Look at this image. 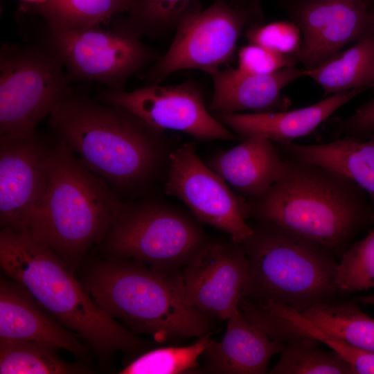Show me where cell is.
<instances>
[{
    "label": "cell",
    "mask_w": 374,
    "mask_h": 374,
    "mask_svg": "<svg viewBox=\"0 0 374 374\" xmlns=\"http://www.w3.org/2000/svg\"><path fill=\"white\" fill-rule=\"evenodd\" d=\"M370 13H371V19H372V21H373V22L374 24V8L372 9L371 10H370ZM373 87L374 89V84L373 85Z\"/></svg>",
    "instance_id": "35"
},
{
    "label": "cell",
    "mask_w": 374,
    "mask_h": 374,
    "mask_svg": "<svg viewBox=\"0 0 374 374\" xmlns=\"http://www.w3.org/2000/svg\"><path fill=\"white\" fill-rule=\"evenodd\" d=\"M48 46L62 61L69 80H91L124 90L127 81L160 57L137 35L120 26L49 29Z\"/></svg>",
    "instance_id": "10"
},
{
    "label": "cell",
    "mask_w": 374,
    "mask_h": 374,
    "mask_svg": "<svg viewBox=\"0 0 374 374\" xmlns=\"http://www.w3.org/2000/svg\"><path fill=\"white\" fill-rule=\"evenodd\" d=\"M259 6L215 0L202 10L193 0L179 18L167 52L156 60L147 78L159 84L171 73L184 69L210 73L230 60L242 30L258 24Z\"/></svg>",
    "instance_id": "9"
},
{
    "label": "cell",
    "mask_w": 374,
    "mask_h": 374,
    "mask_svg": "<svg viewBox=\"0 0 374 374\" xmlns=\"http://www.w3.org/2000/svg\"><path fill=\"white\" fill-rule=\"evenodd\" d=\"M364 90L357 89L334 93L313 105L291 111L215 114V116L242 140L257 136L279 145L286 144L312 132Z\"/></svg>",
    "instance_id": "19"
},
{
    "label": "cell",
    "mask_w": 374,
    "mask_h": 374,
    "mask_svg": "<svg viewBox=\"0 0 374 374\" xmlns=\"http://www.w3.org/2000/svg\"><path fill=\"white\" fill-rule=\"evenodd\" d=\"M208 240L184 212L168 203L143 199L125 202L103 242L113 257L134 260L171 275Z\"/></svg>",
    "instance_id": "7"
},
{
    "label": "cell",
    "mask_w": 374,
    "mask_h": 374,
    "mask_svg": "<svg viewBox=\"0 0 374 374\" xmlns=\"http://www.w3.org/2000/svg\"><path fill=\"white\" fill-rule=\"evenodd\" d=\"M373 135H374V134H373Z\"/></svg>",
    "instance_id": "37"
},
{
    "label": "cell",
    "mask_w": 374,
    "mask_h": 374,
    "mask_svg": "<svg viewBox=\"0 0 374 374\" xmlns=\"http://www.w3.org/2000/svg\"><path fill=\"white\" fill-rule=\"evenodd\" d=\"M289 12L301 33L296 57L305 69L321 64L347 44L374 33L365 0H296Z\"/></svg>",
    "instance_id": "14"
},
{
    "label": "cell",
    "mask_w": 374,
    "mask_h": 374,
    "mask_svg": "<svg viewBox=\"0 0 374 374\" xmlns=\"http://www.w3.org/2000/svg\"><path fill=\"white\" fill-rule=\"evenodd\" d=\"M342 132L348 136L360 139L374 134V99L360 106L341 124Z\"/></svg>",
    "instance_id": "32"
},
{
    "label": "cell",
    "mask_w": 374,
    "mask_h": 374,
    "mask_svg": "<svg viewBox=\"0 0 374 374\" xmlns=\"http://www.w3.org/2000/svg\"><path fill=\"white\" fill-rule=\"evenodd\" d=\"M78 336L45 311L19 283L1 278L0 338L49 344L87 361L89 348Z\"/></svg>",
    "instance_id": "17"
},
{
    "label": "cell",
    "mask_w": 374,
    "mask_h": 374,
    "mask_svg": "<svg viewBox=\"0 0 374 374\" xmlns=\"http://www.w3.org/2000/svg\"><path fill=\"white\" fill-rule=\"evenodd\" d=\"M60 348L44 342L0 338L1 374H86L93 370L82 362L62 359Z\"/></svg>",
    "instance_id": "24"
},
{
    "label": "cell",
    "mask_w": 374,
    "mask_h": 374,
    "mask_svg": "<svg viewBox=\"0 0 374 374\" xmlns=\"http://www.w3.org/2000/svg\"><path fill=\"white\" fill-rule=\"evenodd\" d=\"M261 0H251V1L257 5H259Z\"/></svg>",
    "instance_id": "36"
},
{
    "label": "cell",
    "mask_w": 374,
    "mask_h": 374,
    "mask_svg": "<svg viewBox=\"0 0 374 374\" xmlns=\"http://www.w3.org/2000/svg\"><path fill=\"white\" fill-rule=\"evenodd\" d=\"M193 0H134L127 19L119 24L139 37H159L173 28Z\"/></svg>",
    "instance_id": "28"
},
{
    "label": "cell",
    "mask_w": 374,
    "mask_h": 374,
    "mask_svg": "<svg viewBox=\"0 0 374 374\" xmlns=\"http://www.w3.org/2000/svg\"><path fill=\"white\" fill-rule=\"evenodd\" d=\"M102 100L128 110L156 128L182 132L197 140L238 137L210 113L201 89L191 81L150 84L132 91L109 89Z\"/></svg>",
    "instance_id": "13"
},
{
    "label": "cell",
    "mask_w": 374,
    "mask_h": 374,
    "mask_svg": "<svg viewBox=\"0 0 374 374\" xmlns=\"http://www.w3.org/2000/svg\"><path fill=\"white\" fill-rule=\"evenodd\" d=\"M266 321L275 331L310 329L357 348L374 351V319L363 312L354 300L319 303L301 312L271 303L267 308Z\"/></svg>",
    "instance_id": "18"
},
{
    "label": "cell",
    "mask_w": 374,
    "mask_h": 374,
    "mask_svg": "<svg viewBox=\"0 0 374 374\" xmlns=\"http://www.w3.org/2000/svg\"><path fill=\"white\" fill-rule=\"evenodd\" d=\"M305 76L317 82L324 96L373 87L374 33L321 64L305 69Z\"/></svg>",
    "instance_id": "23"
},
{
    "label": "cell",
    "mask_w": 374,
    "mask_h": 374,
    "mask_svg": "<svg viewBox=\"0 0 374 374\" xmlns=\"http://www.w3.org/2000/svg\"><path fill=\"white\" fill-rule=\"evenodd\" d=\"M285 343L272 339L248 321L240 309L228 320L220 341L211 339L202 356V373L215 374H265L270 359L281 353Z\"/></svg>",
    "instance_id": "20"
},
{
    "label": "cell",
    "mask_w": 374,
    "mask_h": 374,
    "mask_svg": "<svg viewBox=\"0 0 374 374\" xmlns=\"http://www.w3.org/2000/svg\"><path fill=\"white\" fill-rule=\"evenodd\" d=\"M82 284L108 315L157 343L199 338L213 328L211 314L182 300L171 275L134 260L112 256L98 262L87 271Z\"/></svg>",
    "instance_id": "5"
},
{
    "label": "cell",
    "mask_w": 374,
    "mask_h": 374,
    "mask_svg": "<svg viewBox=\"0 0 374 374\" xmlns=\"http://www.w3.org/2000/svg\"><path fill=\"white\" fill-rule=\"evenodd\" d=\"M49 116L57 140L122 200L146 194L166 176L172 150L164 130L128 110L71 93Z\"/></svg>",
    "instance_id": "1"
},
{
    "label": "cell",
    "mask_w": 374,
    "mask_h": 374,
    "mask_svg": "<svg viewBox=\"0 0 374 374\" xmlns=\"http://www.w3.org/2000/svg\"><path fill=\"white\" fill-rule=\"evenodd\" d=\"M210 332L184 346H168L148 350L137 356L119 374H188L201 371L199 358L211 341Z\"/></svg>",
    "instance_id": "27"
},
{
    "label": "cell",
    "mask_w": 374,
    "mask_h": 374,
    "mask_svg": "<svg viewBox=\"0 0 374 374\" xmlns=\"http://www.w3.org/2000/svg\"><path fill=\"white\" fill-rule=\"evenodd\" d=\"M280 147L287 155L341 173L355 182L374 204V135L367 141L346 136L311 145L293 143Z\"/></svg>",
    "instance_id": "22"
},
{
    "label": "cell",
    "mask_w": 374,
    "mask_h": 374,
    "mask_svg": "<svg viewBox=\"0 0 374 374\" xmlns=\"http://www.w3.org/2000/svg\"><path fill=\"white\" fill-rule=\"evenodd\" d=\"M26 2L34 3L35 6H39L45 3L49 0H23Z\"/></svg>",
    "instance_id": "34"
},
{
    "label": "cell",
    "mask_w": 374,
    "mask_h": 374,
    "mask_svg": "<svg viewBox=\"0 0 374 374\" xmlns=\"http://www.w3.org/2000/svg\"><path fill=\"white\" fill-rule=\"evenodd\" d=\"M246 37L255 44L285 55H294L301 45V33L293 21H278L265 25L258 23L246 30Z\"/></svg>",
    "instance_id": "30"
},
{
    "label": "cell",
    "mask_w": 374,
    "mask_h": 374,
    "mask_svg": "<svg viewBox=\"0 0 374 374\" xmlns=\"http://www.w3.org/2000/svg\"><path fill=\"white\" fill-rule=\"evenodd\" d=\"M305 69L294 66L269 74H252L228 66L208 73L213 93L208 106L215 114L283 111L290 105L281 94L290 83L305 76Z\"/></svg>",
    "instance_id": "16"
},
{
    "label": "cell",
    "mask_w": 374,
    "mask_h": 374,
    "mask_svg": "<svg viewBox=\"0 0 374 374\" xmlns=\"http://www.w3.org/2000/svg\"><path fill=\"white\" fill-rule=\"evenodd\" d=\"M125 202L57 140L28 232L73 270L92 245L104 240Z\"/></svg>",
    "instance_id": "4"
},
{
    "label": "cell",
    "mask_w": 374,
    "mask_h": 374,
    "mask_svg": "<svg viewBox=\"0 0 374 374\" xmlns=\"http://www.w3.org/2000/svg\"><path fill=\"white\" fill-rule=\"evenodd\" d=\"M48 46L4 44L0 56V136H21L71 93L69 78Z\"/></svg>",
    "instance_id": "8"
},
{
    "label": "cell",
    "mask_w": 374,
    "mask_h": 374,
    "mask_svg": "<svg viewBox=\"0 0 374 374\" xmlns=\"http://www.w3.org/2000/svg\"><path fill=\"white\" fill-rule=\"evenodd\" d=\"M208 166L237 194L249 199L269 190L282 177L285 161L271 141L256 136L215 154Z\"/></svg>",
    "instance_id": "21"
},
{
    "label": "cell",
    "mask_w": 374,
    "mask_h": 374,
    "mask_svg": "<svg viewBox=\"0 0 374 374\" xmlns=\"http://www.w3.org/2000/svg\"><path fill=\"white\" fill-rule=\"evenodd\" d=\"M134 0H49L36 6L49 29H73L94 26L114 15L128 11Z\"/></svg>",
    "instance_id": "25"
},
{
    "label": "cell",
    "mask_w": 374,
    "mask_h": 374,
    "mask_svg": "<svg viewBox=\"0 0 374 374\" xmlns=\"http://www.w3.org/2000/svg\"><path fill=\"white\" fill-rule=\"evenodd\" d=\"M358 301L363 305H374V293L370 295L359 296Z\"/></svg>",
    "instance_id": "33"
},
{
    "label": "cell",
    "mask_w": 374,
    "mask_h": 374,
    "mask_svg": "<svg viewBox=\"0 0 374 374\" xmlns=\"http://www.w3.org/2000/svg\"><path fill=\"white\" fill-rule=\"evenodd\" d=\"M284 172L264 195L247 199L249 218L312 240L334 254L374 223V204L346 176L288 155Z\"/></svg>",
    "instance_id": "2"
},
{
    "label": "cell",
    "mask_w": 374,
    "mask_h": 374,
    "mask_svg": "<svg viewBox=\"0 0 374 374\" xmlns=\"http://www.w3.org/2000/svg\"><path fill=\"white\" fill-rule=\"evenodd\" d=\"M335 280L339 290L346 292L374 287V229L342 253Z\"/></svg>",
    "instance_id": "29"
},
{
    "label": "cell",
    "mask_w": 374,
    "mask_h": 374,
    "mask_svg": "<svg viewBox=\"0 0 374 374\" xmlns=\"http://www.w3.org/2000/svg\"><path fill=\"white\" fill-rule=\"evenodd\" d=\"M0 266L45 311L83 338L100 363L116 351L137 355L148 347L100 309L65 261L28 231L1 228Z\"/></svg>",
    "instance_id": "3"
},
{
    "label": "cell",
    "mask_w": 374,
    "mask_h": 374,
    "mask_svg": "<svg viewBox=\"0 0 374 374\" xmlns=\"http://www.w3.org/2000/svg\"><path fill=\"white\" fill-rule=\"evenodd\" d=\"M164 191L181 201L199 222L227 233L236 243L252 233L247 199L201 160L193 143L170 153Z\"/></svg>",
    "instance_id": "11"
},
{
    "label": "cell",
    "mask_w": 374,
    "mask_h": 374,
    "mask_svg": "<svg viewBox=\"0 0 374 374\" xmlns=\"http://www.w3.org/2000/svg\"><path fill=\"white\" fill-rule=\"evenodd\" d=\"M294 55H285L262 46L250 44L238 52V68L252 74H269L282 69L294 66L296 61Z\"/></svg>",
    "instance_id": "31"
},
{
    "label": "cell",
    "mask_w": 374,
    "mask_h": 374,
    "mask_svg": "<svg viewBox=\"0 0 374 374\" xmlns=\"http://www.w3.org/2000/svg\"><path fill=\"white\" fill-rule=\"evenodd\" d=\"M53 145L36 132L0 136L1 228L29 231L44 189L46 162Z\"/></svg>",
    "instance_id": "15"
},
{
    "label": "cell",
    "mask_w": 374,
    "mask_h": 374,
    "mask_svg": "<svg viewBox=\"0 0 374 374\" xmlns=\"http://www.w3.org/2000/svg\"><path fill=\"white\" fill-rule=\"evenodd\" d=\"M251 226V235L240 244L249 260L243 297L301 312L337 292L338 262L332 251L271 223Z\"/></svg>",
    "instance_id": "6"
},
{
    "label": "cell",
    "mask_w": 374,
    "mask_h": 374,
    "mask_svg": "<svg viewBox=\"0 0 374 374\" xmlns=\"http://www.w3.org/2000/svg\"><path fill=\"white\" fill-rule=\"evenodd\" d=\"M171 277L186 304L227 321L239 310L249 260L240 244L208 240Z\"/></svg>",
    "instance_id": "12"
},
{
    "label": "cell",
    "mask_w": 374,
    "mask_h": 374,
    "mask_svg": "<svg viewBox=\"0 0 374 374\" xmlns=\"http://www.w3.org/2000/svg\"><path fill=\"white\" fill-rule=\"evenodd\" d=\"M311 337L293 338L285 342L278 362L271 374H353L347 362L335 351L321 348Z\"/></svg>",
    "instance_id": "26"
}]
</instances>
